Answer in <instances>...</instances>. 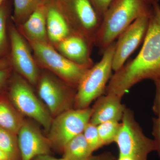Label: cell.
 Here are the masks:
<instances>
[{
  "label": "cell",
  "mask_w": 160,
  "mask_h": 160,
  "mask_svg": "<svg viewBox=\"0 0 160 160\" xmlns=\"http://www.w3.org/2000/svg\"><path fill=\"white\" fill-rule=\"evenodd\" d=\"M160 79V6L152 3L149 26L142 47L136 57L112 76L106 93L122 98L129 89L145 80Z\"/></svg>",
  "instance_id": "cell-1"
},
{
  "label": "cell",
  "mask_w": 160,
  "mask_h": 160,
  "mask_svg": "<svg viewBox=\"0 0 160 160\" xmlns=\"http://www.w3.org/2000/svg\"><path fill=\"white\" fill-rule=\"evenodd\" d=\"M149 0H113L103 16L94 45L102 52L138 18L151 12Z\"/></svg>",
  "instance_id": "cell-2"
},
{
  "label": "cell",
  "mask_w": 160,
  "mask_h": 160,
  "mask_svg": "<svg viewBox=\"0 0 160 160\" xmlns=\"http://www.w3.org/2000/svg\"><path fill=\"white\" fill-rule=\"evenodd\" d=\"M115 47L114 42L103 52L100 62L87 69L83 75L77 88L74 109L88 108L92 101L106 92L113 70L112 61Z\"/></svg>",
  "instance_id": "cell-3"
},
{
  "label": "cell",
  "mask_w": 160,
  "mask_h": 160,
  "mask_svg": "<svg viewBox=\"0 0 160 160\" xmlns=\"http://www.w3.org/2000/svg\"><path fill=\"white\" fill-rule=\"evenodd\" d=\"M7 96L13 106L24 117L34 120L47 132L53 118L46 105L32 89L31 84L18 74L9 79Z\"/></svg>",
  "instance_id": "cell-4"
},
{
  "label": "cell",
  "mask_w": 160,
  "mask_h": 160,
  "mask_svg": "<svg viewBox=\"0 0 160 160\" xmlns=\"http://www.w3.org/2000/svg\"><path fill=\"white\" fill-rule=\"evenodd\" d=\"M38 65L73 88H77L87 68L79 66L60 53L49 42L28 41Z\"/></svg>",
  "instance_id": "cell-5"
},
{
  "label": "cell",
  "mask_w": 160,
  "mask_h": 160,
  "mask_svg": "<svg viewBox=\"0 0 160 160\" xmlns=\"http://www.w3.org/2000/svg\"><path fill=\"white\" fill-rule=\"evenodd\" d=\"M121 121L114 142L118 148L119 156L128 157L133 160H148L149 155L155 151L153 140L144 134L131 109L126 108Z\"/></svg>",
  "instance_id": "cell-6"
},
{
  "label": "cell",
  "mask_w": 160,
  "mask_h": 160,
  "mask_svg": "<svg viewBox=\"0 0 160 160\" xmlns=\"http://www.w3.org/2000/svg\"><path fill=\"white\" fill-rule=\"evenodd\" d=\"M72 31L93 45L102 22L89 0H56Z\"/></svg>",
  "instance_id": "cell-7"
},
{
  "label": "cell",
  "mask_w": 160,
  "mask_h": 160,
  "mask_svg": "<svg viewBox=\"0 0 160 160\" xmlns=\"http://www.w3.org/2000/svg\"><path fill=\"white\" fill-rule=\"evenodd\" d=\"M92 109H71L53 118L47 137L52 149L62 151L65 145L78 135L82 133L90 121Z\"/></svg>",
  "instance_id": "cell-8"
},
{
  "label": "cell",
  "mask_w": 160,
  "mask_h": 160,
  "mask_svg": "<svg viewBox=\"0 0 160 160\" xmlns=\"http://www.w3.org/2000/svg\"><path fill=\"white\" fill-rule=\"evenodd\" d=\"M52 73L40 75L37 84L38 97L44 103L52 118L74 106L76 91Z\"/></svg>",
  "instance_id": "cell-9"
},
{
  "label": "cell",
  "mask_w": 160,
  "mask_h": 160,
  "mask_svg": "<svg viewBox=\"0 0 160 160\" xmlns=\"http://www.w3.org/2000/svg\"><path fill=\"white\" fill-rule=\"evenodd\" d=\"M150 13L138 18L119 36L112 61V70L114 72L125 64L128 58L144 41L149 26Z\"/></svg>",
  "instance_id": "cell-10"
},
{
  "label": "cell",
  "mask_w": 160,
  "mask_h": 160,
  "mask_svg": "<svg viewBox=\"0 0 160 160\" xmlns=\"http://www.w3.org/2000/svg\"><path fill=\"white\" fill-rule=\"evenodd\" d=\"M12 66L31 85L36 86L40 74L38 64L21 33L13 26L9 29Z\"/></svg>",
  "instance_id": "cell-11"
},
{
  "label": "cell",
  "mask_w": 160,
  "mask_h": 160,
  "mask_svg": "<svg viewBox=\"0 0 160 160\" xmlns=\"http://www.w3.org/2000/svg\"><path fill=\"white\" fill-rule=\"evenodd\" d=\"M21 160H32L38 156L50 154L52 147L34 123L25 119L17 134Z\"/></svg>",
  "instance_id": "cell-12"
},
{
  "label": "cell",
  "mask_w": 160,
  "mask_h": 160,
  "mask_svg": "<svg viewBox=\"0 0 160 160\" xmlns=\"http://www.w3.org/2000/svg\"><path fill=\"white\" fill-rule=\"evenodd\" d=\"M92 45L86 38L72 33L54 46L56 49L68 59L89 69L93 65L90 57Z\"/></svg>",
  "instance_id": "cell-13"
},
{
  "label": "cell",
  "mask_w": 160,
  "mask_h": 160,
  "mask_svg": "<svg viewBox=\"0 0 160 160\" xmlns=\"http://www.w3.org/2000/svg\"><path fill=\"white\" fill-rule=\"evenodd\" d=\"M122 98L106 94L98 98L92 109L90 123L98 126L108 121L119 122L122 118L126 107L122 102Z\"/></svg>",
  "instance_id": "cell-14"
},
{
  "label": "cell",
  "mask_w": 160,
  "mask_h": 160,
  "mask_svg": "<svg viewBox=\"0 0 160 160\" xmlns=\"http://www.w3.org/2000/svg\"><path fill=\"white\" fill-rule=\"evenodd\" d=\"M46 28L48 39L52 46L73 33L56 0H49L47 4Z\"/></svg>",
  "instance_id": "cell-15"
},
{
  "label": "cell",
  "mask_w": 160,
  "mask_h": 160,
  "mask_svg": "<svg viewBox=\"0 0 160 160\" xmlns=\"http://www.w3.org/2000/svg\"><path fill=\"white\" fill-rule=\"evenodd\" d=\"M48 3L39 7L21 25L23 35L27 41L49 42L46 28Z\"/></svg>",
  "instance_id": "cell-16"
},
{
  "label": "cell",
  "mask_w": 160,
  "mask_h": 160,
  "mask_svg": "<svg viewBox=\"0 0 160 160\" xmlns=\"http://www.w3.org/2000/svg\"><path fill=\"white\" fill-rule=\"evenodd\" d=\"M7 96L0 94V128L17 135L25 121Z\"/></svg>",
  "instance_id": "cell-17"
},
{
  "label": "cell",
  "mask_w": 160,
  "mask_h": 160,
  "mask_svg": "<svg viewBox=\"0 0 160 160\" xmlns=\"http://www.w3.org/2000/svg\"><path fill=\"white\" fill-rule=\"evenodd\" d=\"M93 152L83 133L66 143L62 151L65 160H86L92 155Z\"/></svg>",
  "instance_id": "cell-18"
},
{
  "label": "cell",
  "mask_w": 160,
  "mask_h": 160,
  "mask_svg": "<svg viewBox=\"0 0 160 160\" xmlns=\"http://www.w3.org/2000/svg\"><path fill=\"white\" fill-rule=\"evenodd\" d=\"M49 0H13V19L20 26L40 6Z\"/></svg>",
  "instance_id": "cell-19"
},
{
  "label": "cell",
  "mask_w": 160,
  "mask_h": 160,
  "mask_svg": "<svg viewBox=\"0 0 160 160\" xmlns=\"http://www.w3.org/2000/svg\"><path fill=\"white\" fill-rule=\"evenodd\" d=\"M0 149L9 160H21L17 135L0 128Z\"/></svg>",
  "instance_id": "cell-20"
},
{
  "label": "cell",
  "mask_w": 160,
  "mask_h": 160,
  "mask_svg": "<svg viewBox=\"0 0 160 160\" xmlns=\"http://www.w3.org/2000/svg\"><path fill=\"white\" fill-rule=\"evenodd\" d=\"M121 124L116 121H108L98 125L100 139L103 146L114 142Z\"/></svg>",
  "instance_id": "cell-21"
},
{
  "label": "cell",
  "mask_w": 160,
  "mask_h": 160,
  "mask_svg": "<svg viewBox=\"0 0 160 160\" xmlns=\"http://www.w3.org/2000/svg\"><path fill=\"white\" fill-rule=\"evenodd\" d=\"M83 134L92 151H96L103 146L96 125L89 122L85 127Z\"/></svg>",
  "instance_id": "cell-22"
},
{
  "label": "cell",
  "mask_w": 160,
  "mask_h": 160,
  "mask_svg": "<svg viewBox=\"0 0 160 160\" xmlns=\"http://www.w3.org/2000/svg\"><path fill=\"white\" fill-rule=\"evenodd\" d=\"M6 1L0 7V56L6 50L7 46L6 23L8 14V6Z\"/></svg>",
  "instance_id": "cell-23"
},
{
  "label": "cell",
  "mask_w": 160,
  "mask_h": 160,
  "mask_svg": "<svg viewBox=\"0 0 160 160\" xmlns=\"http://www.w3.org/2000/svg\"><path fill=\"white\" fill-rule=\"evenodd\" d=\"M101 20L113 0H89Z\"/></svg>",
  "instance_id": "cell-24"
},
{
  "label": "cell",
  "mask_w": 160,
  "mask_h": 160,
  "mask_svg": "<svg viewBox=\"0 0 160 160\" xmlns=\"http://www.w3.org/2000/svg\"><path fill=\"white\" fill-rule=\"evenodd\" d=\"M152 134L154 141L155 151L157 152L160 159V118H152Z\"/></svg>",
  "instance_id": "cell-25"
},
{
  "label": "cell",
  "mask_w": 160,
  "mask_h": 160,
  "mask_svg": "<svg viewBox=\"0 0 160 160\" xmlns=\"http://www.w3.org/2000/svg\"><path fill=\"white\" fill-rule=\"evenodd\" d=\"M155 85V95L152 105V111L157 117L160 118V79L154 81Z\"/></svg>",
  "instance_id": "cell-26"
},
{
  "label": "cell",
  "mask_w": 160,
  "mask_h": 160,
  "mask_svg": "<svg viewBox=\"0 0 160 160\" xmlns=\"http://www.w3.org/2000/svg\"><path fill=\"white\" fill-rule=\"evenodd\" d=\"M11 78V70L10 68L0 69V93L5 88Z\"/></svg>",
  "instance_id": "cell-27"
},
{
  "label": "cell",
  "mask_w": 160,
  "mask_h": 160,
  "mask_svg": "<svg viewBox=\"0 0 160 160\" xmlns=\"http://www.w3.org/2000/svg\"><path fill=\"white\" fill-rule=\"evenodd\" d=\"M86 160H116V158L111 152L106 151L97 155H92Z\"/></svg>",
  "instance_id": "cell-28"
},
{
  "label": "cell",
  "mask_w": 160,
  "mask_h": 160,
  "mask_svg": "<svg viewBox=\"0 0 160 160\" xmlns=\"http://www.w3.org/2000/svg\"><path fill=\"white\" fill-rule=\"evenodd\" d=\"M32 160H65L62 158H57L52 156L50 154H43L38 156Z\"/></svg>",
  "instance_id": "cell-29"
},
{
  "label": "cell",
  "mask_w": 160,
  "mask_h": 160,
  "mask_svg": "<svg viewBox=\"0 0 160 160\" xmlns=\"http://www.w3.org/2000/svg\"><path fill=\"white\" fill-rule=\"evenodd\" d=\"M9 67V64L7 60L4 59H0V69H5Z\"/></svg>",
  "instance_id": "cell-30"
},
{
  "label": "cell",
  "mask_w": 160,
  "mask_h": 160,
  "mask_svg": "<svg viewBox=\"0 0 160 160\" xmlns=\"http://www.w3.org/2000/svg\"><path fill=\"white\" fill-rule=\"evenodd\" d=\"M0 160H9L6 154L0 149Z\"/></svg>",
  "instance_id": "cell-31"
},
{
  "label": "cell",
  "mask_w": 160,
  "mask_h": 160,
  "mask_svg": "<svg viewBox=\"0 0 160 160\" xmlns=\"http://www.w3.org/2000/svg\"><path fill=\"white\" fill-rule=\"evenodd\" d=\"M116 160H133L131 158L124 156H119L118 158Z\"/></svg>",
  "instance_id": "cell-32"
},
{
  "label": "cell",
  "mask_w": 160,
  "mask_h": 160,
  "mask_svg": "<svg viewBox=\"0 0 160 160\" xmlns=\"http://www.w3.org/2000/svg\"><path fill=\"white\" fill-rule=\"evenodd\" d=\"M6 1V0H0V7Z\"/></svg>",
  "instance_id": "cell-33"
},
{
  "label": "cell",
  "mask_w": 160,
  "mask_h": 160,
  "mask_svg": "<svg viewBox=\"0 0 160 160\" xmlns=\"http://www.w3.org/2000/svg\"><path fill=\"white\" fill-rule=\"evenodd\" d=\"M149 1L151 2H152L153 3L154 2H158V0H149Z\"/></svg>",
  "instance_id": "cell-34"
}]
</instances>
